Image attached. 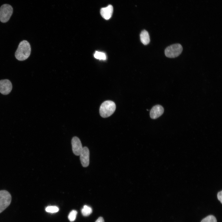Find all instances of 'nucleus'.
<instances>
[{"label": "nucleus", "mask_w": 222, "mask_h": 222, "mask_svg": "<svg viewBox=\"0 0 222 222\" xmlns=\"http://www.w3.org/2000/svg\"><path fill=\"white\" fill-rule=\"evenodd\" d=\"M31 52V47L29 43L27 40L21 42L15 52V56L18 60L23 61L29 56Z\"/></svg>", "instance_id": "1"}, {"label": "nucleus", "mask_w": 222, "mask_h": 222, "mask_svg": "<svg viewBox=\"0 0 222 222\" xmlns=\"http://www.w3.org/2000/svg\"><path fill=\"white\" fill-rule=\"evenodd\" d=\"M140 40L144 45L148 44L150 42V36L148 32L146 30L142 31L140 35Z\"/></svg>", "instance_id": "11"}, {"label": "nucleus", "mask_w": 222, "mask_h": 222, "mask_svg": "<svg viewBox=\"0 0 222 222\" xmlns=\"http://www.w3.org/2000/svg\"><path fill=\"white\" fill-rule=\"evenodd\" d=\"M71 143L73 153L76 155H79L83 148L80 139L77 137H74L72 139Z\"/></svg>", "instance_id": "8"}, {"label": "nucleus", "mask_w": 222, "mask_h": 222, "mask_svg": "<svg viewBox=\"0 0 222 222\" xmlns=\"http://www.w3.org/2000/svg\"><path fill=\"white\" fill-rule=\"evenodd\" d=\"M13 12L12 6L8 4L2 5L0 8V21L3 23L7 22L10 19Z\"/></svg>", "instance_id": "5"}, {"label": "nucleus", "mask_w": 222, "mask_h": 222, "mask_svg": "<svg viewBox=\"0 0 222 222\" xmlns=\"http://www.w3.org/2000/svg\"><path fill=\"white\" fill-rule=\"evenodd\" d=\"M81 212L83 216H88L92 213V209L90 207L85 205L82 209Z\"/></svg>", "instance_id": "12"}, {"label": "nucleus", "mask_w": 222, "mask_h": 222, "mask_svg": "<svg viewBox=\"0 0 222 222\" xmlns=\"http://www.w3.org/2000/svg\"><path fill=\"white\" fill-rule=\"evenodd\" d=\"M79 155L82 166L84 167L88 166L89 162V151L88 147H83Z\"/></svg>", "instance_id": "7"}, {"label": "nucleus", "mask_w": 222, "mask_h": 222, "mask_svg": "<svg viewBox=\"0 0 222 222\" xmlns=\"http://www.w3.org/2000/svg\"><path fill=\"white\" fill-rule=\"evenodd\" d=\"M116 108L115 103L111 101H106L101 105L99 109L101 116L104 118L107 117L112 115Z\"/></svg>", "instance_id": "2"}, {"label": "nucleus", "mask_w": 222, "mask_h": 222, "mask_svg": "<svg viewBox=\"0 0 222 222\" xmlns=\"http://www.w3.org/2000/svg\"><path fill=\"white\" fill-rule=\"evenodd\" d=\"M183 47L179 43L171 45L165 50V54L167 57L174 58L179 56L182 53Z\"/></svg>", "instance_id": "3"}, {"label": "nucleus", "mask_w": 222, "mask_h": 222, "mask_svg": "<svg viewBox=\"0 0 222 222\" xmlns=\"http://www.w3.org/2000/svg\"><path fill=\"white\" fill-rule=\"evenodd\" d=\"M164 111L163 108L160 105H156L154 106L150 112V117L153 119H155L160 116Z\"/></svg>", "instance_id": "9"}, {"label": "nucleus", "mask_w": 222, "mask_h": 222, "mask_svg": "<svg viewBox=\"0 0 222 222\" xmlns=\"http://www.w3.org/2000/svg\"><path fill=\"white\" fill-rule=\"evenodd\" d=\"M113 12V7L112 5H109L106 7L102 8L100 14L102 17L106 20L109 19Z\"/></svg>", "instance_id": "10"}, {"label": "nucleus", "mask_w": 222, "mask_h": 222, "mask_svg": "<svg viewBox=\"0 0 222 222\" xmlns=\"http://www.w3.org/2000/svg\"><path fill=\"white\" fill-rule=\"evenodd\" d=\"M201 222H217V220L214 216L210 215L203 219Z\"/></svg>", "instance_id": "14"}, {"label": "nucleus", "mask_w": 222, "mask_h": 222, "mask_svg": "<svg viewBox=\"0 0 222 222\" xmlns=\"http://www.w3.org/2000/svg\"><path fill=\"white\" fill-rule=\"evenodd\" d=\"M45 210L47 212L53 213L58 212L59 210V209L56 206H50L47 207L46 208Z\"/></svg>", "instance_id": "16"}, {"label": "nucleus", "mask_w": 222, "mask_h": 222, "mask_svg": "<svg viewBox=\"0 0 222 222\" xmlns=\"http://www.w3.org/2000/svg\"><path fill=\"white\" fill-rule=\"evenodd\" d=\"M77 214V212L75 210L71 211L68 216V219L71 222L74 221L76 219Z\"/></svg>", "instance_id": "15"}, {"label": "nucleus", "mask_w": 222, "mask_h": 222, "mask_svg": "<svg viewBox=\"0 0 222 222\" xmlns=\"http://www.w3.org/2000/svg\"><path fill=\"white\" fill-rule=\"evenodd\" d=\"M11 196L6 190H0V213L5 210L10 204Z\"/></svg>", "instance_id": "4"}, {"label": "nucleus", "mask_w": 222, "mask_h": 222, "mask_svg": "<svg viewBox=\"0 0 222 222\" xmlns=\"http://www.w3.org/2000/svg\"><path fill=\"white\" fill-rule=\"evenodd\" d=\"M222 191L219 192L217 194V197L218 199L220 202L222 204Z\"/></svg>", "instance_id": "17"}, {"label": "nucleus", "mask_w": 222, "mask_h": 222, "mask_svg": "<svg viewBox=\"0 0 222 222\" xmlns=\"http://www.w3.org/2000/svg\"><path fill=\"white\" fill-rule=\"evenodd\" d=\"M95 222H105L103 218L101 217H100L96 220Z\"/></svg>", "instance_id": "18"}, {"label": "nucleus", "mask_w": 222, "mask_h": 222, "mask_svg": "<svg viewBox=\"0 0 222 222\" xmlns=\"http://www.w3.org/2000/svg\"><path fill=\"white\" fill-rule=\"evenodd\" d=\"M12 88L11 82L8 79L2 80H0V92L3 95L9 94Z\"/></svg>", "instance_id": "6"}, {"label": "nucleus", "mask_w": 222, "mask_h": 222, "mask_svg": "<svg viewBox=\"0 0 222 222\" xmlns=\"http://www.w3.org/2000/svg\"><path fill=\"white\" fill-rule=\"evenodd\" d=\"M94 57L100 60H105L106 59L105 54L103 52L98 51H96L94 55Z\"/></svg>", "instance_id": "13"}]
</instances>
